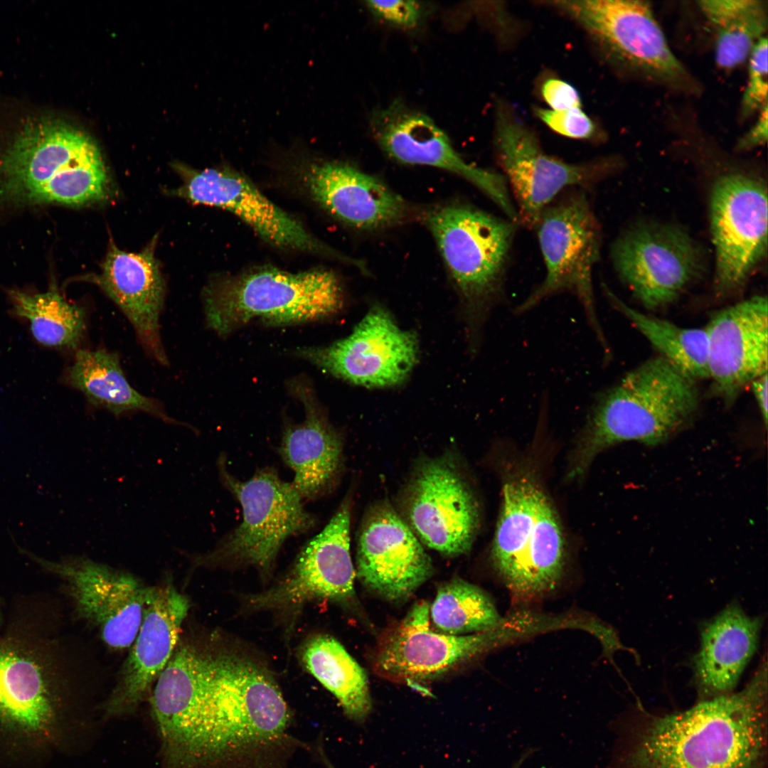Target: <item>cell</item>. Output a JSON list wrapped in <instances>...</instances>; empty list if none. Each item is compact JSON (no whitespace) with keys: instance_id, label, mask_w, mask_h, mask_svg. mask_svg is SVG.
Returning a JSON list of instances; mask_svg holds the SVG:
<instances>
[{"instance_id":"obj_1","label":"cell","mask_w":768,"mask_h":768,"mask_svg":"<svg viewBox=\"0 0 768 768\" xmlns=\"http://www.w3.org/2000/svg\"><path fill=\"white\" fill-rule=\"evenodd\" d=\"M149 700L169 768H269L286 746L218 685L203 649L175 652Z\"/></svg>"},{"instance_id":"obj_2","label":"cell","mask_w":768,"mask_h":768,"mask_svg":"<svg viewBox=\"0 0 768 768\" xmlns=\"http://www.w3.org/2000/svg\"><path fill=\"white\" fill-rule=\"evenodd\" d=\"M767 666L740 692L653 718L629 757L631 768H759L766 749Z\"/></svg>"},{"instance_id":"obj_3","label":"cell","mask_w":768,"mask_h":768,"mask_svg":"<svg viewBox=\"0 0 768 768\" xmlns=\"http://www.w3.org/2000/svg\"><path fill=\"white\" fill-rule=\"evenodd\" d=\"M699 405L695 380L660 356L649 358L596 399L572 474H581L595 455L614 444L664 442L694 417Z\"/></svg>"},{"instance_id":"obj_4","label":"cell","mask_w":768,"mask_h":768,"mask_svg":"<svg viewBox=\"0 0 768 768\" xmlns=\"http://www.w3.org/2000/svg\"><path fill=\"white\" fill-rule=\"evenodd\" d=\"M108 188L95 143L60 119L28 121L0 156V201L82 205L104 199Z\"/></svg>"},{"instance_id":"obj_5","label":"cell","mask_w":768,"mask_h":768,"mask_svg":"<svg viewBox=\"0 0 768 768\" xmlns=\"http://www.w3.org/2000/svg\"><path fill=\"white\" fill-rule=\"evenodd\" d=\"M202 297L207 326L223 336L255 318L272 325L324 319L343 304L341 284L333 272H289L270 266L213 279Z\"/></svg>"},{"instance_id":"obj_6","label":"cell","mask_w":768,"mask_h":768,"mask_svg":"<svg viewBox=\"0 0 768 768\" xmlns=\"http://www.w3.org/2000/svg\"><path fill=\"white\" fill-rule=\"evenodd\" d=\"M217 468L223 485L241 505L242 520L210 551L186 555L195 566L251 565L268 574L284 542L312 528L316 518L304 508L292 482L273 468L260 469L241 481L230 472L224 454Z\"/></svg>"},{"instance_id":"obj_7","label":"cell","mask_w":768,"mask_h":768,"mask_svg":"<svg viewBox=\"0 0 768 768\" xmlns=\"http://www.w3.org/2000/svg\"><path fill=\"white\" fill-rule=\"evenodd\" d=\"M553 3L580 23L612 60L638 78L677 91H695L698 85L671 50L649 2Z\"/></svg>"},{"instance_id":"obj_8","label":"cell","mask_w":768,"mask_h":768,"mask_svg":"<svg viewBox=\"0 0 768 768\" xmlns=\"http://www.w3.org/2000/svg\"><path fill=\"white\" fill-rule=\"evenodd\" d=\"M427 223L471 314L484 316L502 292L515 222L449 205L432 211Z\"/></svg>"},{"instance_id":"obj_9","label":"cell","mask_w":768,"mask_h":768,"mask_svg":"<svg viewBox=\"0 0 768 768\" xmlns=\"http://www.w3.org/2000/svg\"><path fill=\"white\" fill-rule=\"evenodd\" d=\"M536 227L545 277L516 308V313L530 310L550 295L570 292L583 306L604 354L609 356L595 310L592 287V269L599 257V230L585 196L572 195L547 206Z\"/></svg>"},{"instance_id":"obj_10","label":"cell","mask_w":768,"mask_h":768,"mask_svg":"<svg viewBox=\"0 0 768 768\" xmlns=\"http://www.w3.org/2000/svg\"><path fill=\"white\" fill-rule=\"evenodd\" d=\"M30 658L0 651V766L41 764L60 746L58 699Z\"/></svg>"},{"instance_id":"obj_11","label":"cell","mask_w":768,"mask_h":768,"mask_svg":"<svg viewBox=\"0 0 768 768\" xmlns=\"http://www.w3.org/2000/svg\"><path fill=\"white\" fill-rule=\"evenodd\" d=\"M402 518L418 540L441 554L469 552L479 523L477 501L454 459L422 461L400 501Z\"/></svg>"},{"instance_id":"obj_12","label":"cell","mask_w":768,"mask_h":768,"mask_svg":"<svg viewBox=\"0 0 768 768\" xmlns=\"http://www.w3.org/2000/svg\"><path fill=\"white\" fill-rule=\"evenodd\" d=\"M767 193L761 181L739 173L722 176L713 186L710 223L719 297L738 290L767 252Z\"/></svg>"},{"instance_id":"obj_13","label":"cell","mask_w":768,"mask_h":768,"mask_svg":"<svg viewBox=\"0 0 768 768\" xmlns=\"http://www.w3.org/2000/svg\"><path fill=\"white\" fill-rule=\"evenodd\" d=\"M612 260L622 280L649 310L676 301L702 267L700 251L686 233L654 223L622 234L613 246Z\"/></svg>"},{"instance_id":"obj_14","label":"cell","mask_w":768,"mask_h":768,"mask_svg":"<svg viewBox=\"0 0 768 768\" xmlns=\"http://www.w3.org/2000/svg\"><path fill=\"white\" fill-rule=\"evenodd\" d=\"M298 354L321 370L356 385L385 388L402 383L418 358L417 336L399 327L381 307L372 308L347 337Z\"/></svg>"},{"instance_id":"obj_15","label":"cell","mask_w":768,"mask_h":768,"mask_svg":"<svg viewBox=\"0 0 768 768\" xmlns=\"http://www.w3.org/2000/svg\"><path fill=\"white\" fill-rule=\"evenodd\" d=\"M48 565L68 582L78 616L98 631L110 648L129 649L155 586L85 557Z\"/></svg>"},{"instance_id":"obj_16","label":"cell","mask_w":768,"mask_h":768,"mask_svg":"<svg viewBox=\"0 0 768 768\" xmlns=\"http://www.w3.org/2000/svg\"><path fill=\"white\" fill-rule=\"evenodd\" d=\"M358 535L356 575L385 599H407L432 575L430 555L388 501L370 507Z\"/></svg>"},{"instance_id":"obj_17","label":"cell","mask_w":768,"mask_h":768,"mask_svg":"<svg viewBox=\"0 0 768 768\" xmlns=\"http://www.w3.org/2000/svg\"><path fill=\"white\" fill-rule=\"evenodd\" d=\"M370 127L378 144L392 159L459 175L486 193L508 218L516 217L506 179L465 161L446 133L427 115L396 100L375 111Z\"/></svg>"},{"instance_id":"obj_18","label":"cell","mask_w":768,"mask_h":768,"mask_svg":"<svg viewBox=\"0 0 768 768\" xmlns=\"http://www.w3.org/2000/svg\"><path fill=\"white\" fill-rule=\"evenodd\" d=\"M183 184L176 194L194 203L231 212L262 239L279 248L344 259L273 203L251 182L229 168L195 170L177 166Z\"/></svg>"},{"instance_id":"obj_19","label":"cell","mask_w":768,"mask_h":768,"mask_svg":"<svg viewBox=\"0 0 768 768\" xmlns=\"http://www.w3.org/2000/svg\"><path fill=\"white\" fill-rule=\"evenodd\" d=\"M351 501L346 497L326 526L302 548L285 577L252 596L255 609L296 606L314 599L344 601L354 594L350 553Z\"/></svg>"},{"instance_id":"obj_20","label":"cell","mask_w":768,"mask_h":768,"mask_svg":"<svg viewBox=\"0 0 768 768\" xmlns=\"http://www.w3.org/2000/svg\"><path fill=\"white\" fill-rule=\"evenodd\" d=\"M429 605H415L405 619L382 638L375 654V671L395 681L432 679L484 651L501 637L494 629L469 635L437 632L430 626Z\"/></svg>"},{"instance_id":"obj_21","label":"cell","mask_w":768,"mask_h":768,"mask_svg":"<svg viewBox=\"0 0 768 768\" xmlns=\"http://www.w3.org/2000/svg\"><path fill=\"white\" fill-rule=\"evenodd\" d=\"M189 608L187 597L171 583L154 587L117 683L105 702L104 717L130 715L150 694L179 641Z\"/></svg>"},{"instance_id":"obj_22","label":"cell","mask_w":768,"mask_h":768,"mask_svg":"<svg viewBox=\"0 0 768 768\" xmlns=\"http://www.w3.org/2000/svg\"><path fill=\"white\" fill-rule=\"evenodd\" d=\"M705 329L708 378L713 393L729 405L767 373V297L754 296L717 311Z\"/></svg>"},{"instance_id":"obj_23","label":"cell","mask_w":768,"mask_h":768,"mask_svg":"<svg viewBox=\"0 0 768 768\" xmlns=\"http://www.w3.org/2000/svg\"><path fill=\"white\" fill-rule=\"evenodd\" d=\"M496 142L518 204V215L530 226L536 225L548 204L563 188L590 185L602 171L599 164H572L545 154L535 137L502 110L497 115Z\"/></svg>"},{"instance_id":"obj_24","label":"cell","mask_w":768,"mask_h":768,"mask_svg":"<svg viewBox=\"0 0 768 768\" xmlns=\"http://www.w3.org/2000/svg\"><path fill=\"white\" fill-rule=\"evenodd\" d=\"M312 198L331 215L358 229L375 230L402 221L405 201L378 178L343 162L314 161L301 173Z\"/></svg>"},{"instance_id":"obj_25","label":"cell","mask_w":768,"mask_h":768,"mask_svg":"<svg viewBox=\"0 0 768 768\" xmlns=\"http://www.w3.org/2000/svg\"><path fill=\"white\" fill-rule=\"evenodd\" d=\"M95 280L129 321L148 354L160 364L168 365L159 323L165 282L153 247L134 253L111 245Z\"/></svg>"},{"instance_id":"obj_26","label":"cell","mask_w":768,"mask_h":768,"mask_svg":"<svg viewBox=\"0 0 768 768\" xmlns=\"http://www.w3.org/2000/svg\"><path fill=\"white\" fill-rule=\"evenodd\" d=\"M762 621L732 603L705 622L694 657V676L705 699L732 693L757 650Z\"/></svg>"},{"instance_id":"obj_27","label":"cell","mask_w":768,"mask_h":768,"mask_svg":"<svg viewBox=\"0 0 768 768\" xmlns=\"http://www.w3.org/2000/svg\"><path fill=\"white\" fill-rule=\"evenodd\" d=\"M299 393L305 417L301 423L286 427L279 452L294 472L292 484L302 498L315 499L336 484L342 466L343 442L312 397Z\"/></svg>"},{"instance_id":"obj_28","label":"cell","mask_w":768,"mask_h":768,"mask_svg":"<svg viewBox=\"0 0 768 768\" xmlns=\"http://www.w3.org/2000/svg\"><path fill=\"white\" fill-rule=\"evenodd\" d=\"M64 379L81 392L90 405L116 416L139 411L166 423L183 425L169 417L158 400L141 394L129 383L114 352L105 348L78 349Z\"/></svg>"},{"instance_id":"obj_29","label":"cell","mask_w":768,"mask_h":768,"mask_svg":"<svg viewBox=\"0 0 768 768\" xmlns=\"http://www.w3.org/2000/svg\"><path fill=\"white\" fill-rule=\"evenodd\" d=\"M542 489L529 476L505 483L491 550L495 568L518 593L524 560L535 538L537 504Z\"/></svg>"},{"instance_id":"obj_30","label":"cell","mask_w":768,"mask_h":768,"mask_svg":"<svg viewBox=\"0 0 768 768\" xmlns=\"http://www.w3.org/2000/svg\"><path fill=\"white\" fill-rule=\"evenodd\" d=\"M698 6L713 29L714 57L721 68L732 70L742 65L767 36V1H699Z\"/></svg>"},{"instance_id":"obj_31","label":"cell","mask_w":768,"mask_h":768,"mask_svg":"<svg viewBox=\"0 0 768 768\" xmlns=\"http://www.w3.org/2000/svg\"><path fill=\"white\" fill-rule=\"evenodd\" d=\"M302 662L338 700L346 715L363 720L371 708L366 673L336 639L326 635L310 639L302 649Z\"/></svg>"},{"instance_id":"obj_32","label":"cell","mask_w":768,"mask_h":768,"mask_svg":"<svg viewBox=\"0 0 768 768\" xmlns=\"http://www.w3.org/2000/svg\"><path fill=\"white\" fill-rule=\"evenodd\" d=\"M606 290L612 305L624 315L659 353L696 380L708 378V337L705 329L684 328L634 309Z\"/></svg>"},{"instance_id":"obj_33","label":"cell","mask_w":768,"mask_h":768,"mask_svg":"<svg viewBox=\"0 0 768 768\" xmlns=\"http://www.w3.org/2000/svg\"><path fill=\"white\" fill-rule=\"evenodd\" d=\"M14 313L29 321L34 338L43 346L75 348L86 331L84 307L68 302L55 287L29 294L10 290Z\"/></svg>"},{"instance_id":"obj_34","label":"cell","mask_w":768,"mask_h":768,"mask_svg":"<svg viewBox=\"0 0 768 768\" xmlns=\"http://www.w3.org/2000/svg\"><path fill=\"white\" fill-rule=\"evenodd\" d=\"M430 614L438 630L451 635L485 632L501 623V617L488 595L460 578L439 587Z\"/></svg>"},{"instance_id":"obj_35","label":"cell","mask_w":768,"mask_h":768,"mask_svg":"<svg viewBox=\"0 0 768 768\" xmlns=\"http://www.w3.org/2000/svg\"><path fill=\"white\" fill-rule=\"evenodd\" d=\"M564 552L557 513L542 490L537 504L535 538L524 561L518 593L535 594L551 590L562 575Z\"/></svg>"},{"instance_id":"obj_36","label":"cell","mask_w":768,"mask_h":768,"mask_svg":"<svg viewBox=\"0 0 768 768\" xmlns=\"http://www.w3.org/2000/svg\"><path fill=\"white\" fill-rule=\"evenodd\" d=\"M767 38L763 37L754 46L748 59L747 79L741 99V119L759 113L768 106Z\"/></svg>"},{"instance_id":"obj_37","label":"cell","mask_w":768,"mask_h":768,"mask_svg":"<svg viewBox=\"0 0 768 768\" xmlns=\"http://www.w3.org/2000/svg\"><path fill=\"white\" fill-rule=\"evenodd\" d=\"M538 117L553 131L573 139H587L595 132L591 119L581 108L556 111L537 108Z\"/></svg>"},{"instance_id":"obj_38","label":"cell","mask_w":768,"mask_h":768,"mask_svg":"<svg viewBox=\"0 0 768 768\" xmlns=\"http://www.w3.org/2000/svg\"><path fill=\"white\" fill-rule=\"evenodd\" d=\"M366 6L376 18L404 29L416 28L425 11L420 2L412 0L367 1Z\"/></svg>"},{"instance_id":"obj_39","label":"cell","mask_w":768,"mask_h":768,"mask_svg":"<svg viewBox=\"0 0 768 768\" xmlns=\"http://www.w3.org/2000/svg\"><path fill=\"white\" fill-rule=\"evenodd\" d=\"M541 94L553 110L581 108V100L577 90L562 80L550 78L545 81L541 87Z\"/></svg>"},{"instance_id":"obj_40","label":"cell","mask_w":768,"mask_h":768,"mask_svg":"<svg viewBox=\"0 0 768 768\" xmlns=\"http://www.w3.org/2000/svg\"><path fill=\"white\" fill-rule=\"evenodd\" d=\"M768 106L759 113L757 119L751 128L740 138L737 148L740 151H747L765 144L768 136Z\"/></svg>"},{"instance_id":"obj_41","label":"cell","mask_w":768,"mask_h":768,"mask_svg":"<svg viewBox=\"0 0 768 768\" xmlns=\"http://www.w3.org/2000/svg\"><path fill=\"white\" fill-rule=\"evenodd\" d=\"M767 383V373H765L763 375L756 378L750 384L752 393L756 400L757 404L762 417V420L765 426H767V425L768 418Z\"/></svg>"},{"instance_id":"obj_42","label":"cell","mask_w":768,"mask_h":768,"mask_svg":"<svg viewBox=\"0 0 768 768\" xmlns=\"http://www.w3.org/2000/svg\"><path fill=\"white\" fill-rule=\"evenodd\" d=\"M524 760H525V758H524V757H521V759H519V761H518V762H517L516 763H515V764H513V767H512L511 768H520V767L521 766V764H523V762H524ZM329 767L330 768H334V767H331V765H329Z\"/></svg>"}]
</instances>
